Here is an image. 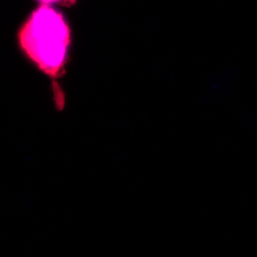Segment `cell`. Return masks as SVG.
Masks as SVG:
<instances>
[{
	"label": "cell",
	"mask_w": 257,
	"mask_h": 257,
	"mask_svg": "<svg viewBox=\"0 0 257 257\" xmlns=\"http://www.w3.org/2000/svg\"><path fill=\"white\" fill-rule=\"evenodd\" d=\"M22 48L50 76L60 73L70 42L68 25L57 10L42 5L27 20L20 32Z\"/></svg>",
	"instance_id": "obj_1"
},
{
	"label": "cell",
	"mask_w": 257,
	"mask_h": 257,
	"mask_svg": "<svg viewBox=\"0 0 257 257\" xmlns=\"http://www.w3.org/2000/svg\"><path fill=\"white\" fill-rule=\"evenodd\" d=\"M40 3H42V5H50L52 3H60L62 2H65L66 0H38Z\"/></svg>",
	"instance_id": "obj_2"
}]
</instances>
